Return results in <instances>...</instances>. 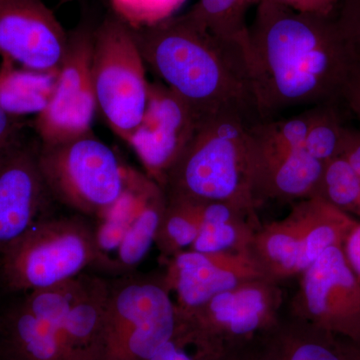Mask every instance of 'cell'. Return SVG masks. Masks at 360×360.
<instances>
[{"label":"cell","mask_w":360,"mask_h":360,"mask_svg":"<svg viewBox=\"0 0 360 360\" xmlns=\"http://www.w3.org/2000/svg\"><path fill=\"white\" fill-rule=\"evenodd\" d=\"M338 340L345 360H360V338L347 340V338H338Z\"/></svg>","instance_id":"35"},{"label":"cell","mask_w":360,"mask_h":360,"mask_svg":"<svg viewBox=\"0 0 360 360\" xmlns=\"http://www.w3.org/2000/svg\"><path fill=\"white\" fill-rule=\"evenodd\" d=\"M257 213L226 202L203 203L202 219L191 250L198 252H250Z\"/></svg>","instance_id":"17"},{"label":"cell","mask_w":360,"mask_h":360,"mask_svg":"<svg viewBox=\"0 0 360 360\" xmlns=\"http://www.w3.org/2000/svg\"><path fill=\"white\" fill-rule=\"evenodd\" d=\"M329 16L264 1L245 39L260 122L341 99L360 53Z\"/></svg>","instance_id":"1"},{"label":"cell","mask_w":360,"mask_h":360,"mask_svg":"<svg viewBox=\"0 0 360 360\" xmlns=\"http://www.w3.org/2000/svg\"><path fill=\"white\" fill-rule=\"evenodd\" d=\"M323 165L302 148L258 167L253 174L255 203L269 200L296 202L314 196Z\"/></svg>","instance_id":"15"},{"label":"cell","mask_w":360,"mask_h":360,"mask_svg":"<svg viewBox=\"0 0 360 360\" xmlns=\"http://www.w3.org/2000/svg\"><path fill=\"white\" fill-rule=\"evenodd\" d=\"M132 28L146 68L198 117L231 112L260 122L243 44L189 13Z\"/></svg>","instance_id":"2"},{"label":"cell","mask_w":360,"mask_h":360,"mask_svg":"<svg viewBox=\"0 0 360 360\" xmlns=\"http://www.w3.org/2000/svg\"><path fill=\"white\" fill-rule=\"evenodd\" d=\"M357 220L319 196L296 201L288 217L260 225L250 252L269 281L300 276L322 253L342 248Z\"/></svg>","instance_id":"4"},{"label":"cell","mask_w":360,"mask_h":360,"mask_svg":"<svg viewBox=\"0 0 360 360\" xmlns=\"http://www.w3.org/2000/svg\"><path fill=\"white\" fill-rule=\"evenodd\" d=\"M193 338V329L177 319L176 330L174 336L149 360H210L225 348L217 345H203L191 352L187 347Z\"/></svg>","instance_id":"27"},{"label":"cell","mask_w":360,"mask_h":360,"mask_svg":"<svg viewBox=\"0 0 360 360\" xmlns=\"http://www.w3.org/2000/svg\"><path fill=\"white\" fill-rule=\"evenodd\" d=\"M158 184L148 175L127 169V186L122 198L108 212L97 217L99 224L94 229L96 250L94 266L110 269L113 258L130 225L141 210L146 196Z\"/></svg>","instance_id":"19"},{"label":"cell","mask_w":360,"mask_h":360,"mask_svg":"<svg viewBox=\"0 0 360 360\" xmlns=\"http://www.w3.org/2000/svg\"><path fill=\"white\" fill-rule=\"evenodd\" d=\"M58 71H39L1 59L0 110L11 117L40 115L49 105Z\"/></svg>","instance_id":"20"},{"label":"cell","mask_w":360,"mask_h":360,"mask_svg":"<svg viewBox=\"0 0 360 360\" xmlns=\"http://www.w3.org/2000/svg\"><path fill=\"white\" fill-rule=\"evenodd\" d=\"M298 11V13L329 16L335 11L338 0H264Z\"/></svg>","instance_id":"29"},{"label":"cell","mask_w":360,"mask_h":360,"mask_svg":"<svg viewBox=\"0 0 360 360\" xmlns=\"http://www.w3.org/2000/svg\"><path fill=\"white\" fill-rule=\"evenodd\" d=\"M165 195L167 203L155 243L161 255L168 259L181 251L191 250L200 232L205 202Z\"/></svg>","instance_id":"23"},{"label":"cell","mask_w":360,"mask_h":360,"mask_svg":"<svg viewBox=\"0 0 360 360\" xmlns=\"http://www.w3.org/2000/svg\"><path fill=\"white\" fill-rule=\"evenodd\" d=\"M200 117L160 82L150 84L146 113L127 143L162 188L168 172L193 136Z\"/></svg>","instance_id":"11"},{"label":"cell","mask_w":360,"mask_h":360,"mask_svg":"<svg viewBox=\"0 0 360 360\" xmlns=\"http://www.w3.org/2000/svg\"><path fill=\"white\" fill-rule=\"evenodd\" d=\"M355 214L359 215L360 217V198L359 201V205H357L356 210H355Z\"/></svg>","instance_id":"37"},{"label":"cell","mask_w":360,"mask_h":360,"mask_svg":"<svg viewBox=\"0 0 360 360\" xmlns=\"http://www.w3.org/2000/svg\"><path fill=\"white\" fill-rule=\"evenodd\" d=\"M210 360H266L262 340L229 345Z\"/></svg>","instance_id":"28"},{"label":"cell","mask_w":360,"mask_h":360,"mask_svg":"<svg viewBox=\"0 0 360 360\" xmlns=\"http://www.w3.org/2000/svg\"><path fill=\"white\" fill-rule=\"evenodd\" d=\"M96 26L82 21L68 32V46L58 68L49 105L35 116L40 144L58 143L91 134L97 104L91 63Z\"/></svg>","instance_id":"8"},{"label":"cell","mask_w":360,"mask_h":360,"mask_svg":"<svg viewBox=\"0 0 360 360\" xmlns=\"http://www.w3.org/2000/svg\"><path fill=\"white\" fill-rule=\"evenodd\" d=\"M167 195L160 186L151 189L118 248L110 271L127 276L141 264L155 243Z\"/></svg>","instance_id":"22"},{"label":"cell","mask_w":360,"mask_h":360,"mask_svg":"<svg viewBox=\"0 0 360 360\" xmlns=\"http://www.w3.org/2000/svg\"><path fill=\"white\" fill-rule=\"evenodd\" d=\"M75 1H82V0H59V4H70V2H75Z\"/></svg>","instance_id":"36"},{"label":"cell","mask_w":360,"mask_h":360,"mask_svg":"<svg viewBox=\"0 0 360 360\" xmlns=\"http://www.w3.org/2000/svg\"><path fill=\"white\" fill-rule=\"evenodd\" d=\"M348 264L360 281V222L355 224L342 246Z\"/></svg>","instance_id":"34"},{"label":"cell","mask_w":360,"mask_h":360,"mask_svg":"<svg viewBox=\"0 0 360 360\" xmlns=\"http://www.w3.org/2000/svg\"><path fill=\"white\" fill-rule=\"evenodd\" d=\"M260 340L266 360H345L336 336L291 315Z\"/></svg>","instance_id":"16"},{"label":"cell","mask_w":360,"mask_h":360,"mask_svg":"<svg viewBox=\"0 0 360 360\" xmlns=\"http://www.w3.org/2000/svg\"><path fill=\"white\" fill-rule=\"evenodd\" d=\"M341 99L347 103L360 123V63L348 78L341 94Z\"/></svg>","instance_id":"32"},{"label":"cell","mask_w":360,"mask_h":360,"mask_svg":"<svg viewBox=\"0 0 360 360\" xmlns=\"http://www.w3.org/2000/svg\"><path fill=\"white\" fill-rule=\"evenodd\" d=\"M250 122L238 113L200 118L193 136L168 172V195L198 202H226L255 212Z\"/></svg>","instance_id":"3"},{"label":"cell","mask_w":360,"mask_h":360,"mask_svg":"<svg viewBox=\"0 0 360 360\" xmlns=\"http://www.w3.org/2000/svg\"><path fill=\"white\" fill-rule=\"evenodd\" d=\"M341 156L347 160L360 179V131L347 129L341 148Z\"/></svg>","instance_id":"33"},{"label":"cell","mask_w":360,"mask_h":360,"mask_svg":"<svg viewBox=\"0 0 360 360\" xmlns=\"http://www.w3.org/2000/svg\"><path fill=\"white\" fill-rule=\"evenodd\" d=\"M248 1L200 0L189 14L215 34L243 44L248 28L241 22V18Z\"/></svg>","instance_id":"25"},{"label":"cell","mask_w":360,"mask_h":360,"mask_svg":"<svg viewBox=\"0 0 360 360\" xmlns=\"http://www.w3.org/2000/svg\"><path fill=\"white\" fill-rule=\"evenodd\" d=\"M328 105V104H326ZM324 105L303 110L290 116L260 122L251 127L253 174L258 167L304 148L309 129Z\"/></svg>","instance_id":"21"},{"label":"cell","mask_w":360,"mask_h":360,"mask_svg":"<svg viewBox=\"0 0 360 360\" xmlns=\"http://www.w3.org/2000/svg\"><path fill=\"white\" fill-rule=\"evenodd\" d=\"M0 328L13 355L20 360L70 359L60 333L30 311L22 298L0 314Z\"/></svg>","instance_id":"18"},{"label":"cell","mask_w":360,"mask_h":360,"mask_svg":"<svg viewBox=\"0 0 360 360\" xmlns=\"http://www.w3.org/2000/svg\"><path fill=\"white\" fill-rule=\"evenodd\" d=\"M279 283L257 278L219 293L198 309L177 317L201 335L229 347L262 338L281 319Z\"/></svg>","instance_id":"10"},{"label":"cell","mask_w":360,"mask_h":360,"mask_svg":"<svg viewBox=\"0 0 360 360\" xmlns=\"http://www.w3.org/2000/svg\"><path fill=\"white\" fill-rule=\"evenodd\" d=\"M22 127L18 118L11 117L0 110V155L20 136Z\"/></svg>","instance_id":"31"},{"label":"cell","mask_w":360,"mask_h":360,"mask_svg":"<svg viewBox=\"0 0 360 360\" xmlns=\"http://www.w3.org/2000/svg\"><path fill=\"white\" fill-rule=\"evenodd\" d=\"M314 196H319L343 212L355 213L360 198V179L343 156L324 163Z\"/></svg>","instance_id":"24"},{"label":"cell","mask_w":360,"mask_h":360,"mask_svg":"<svg viewBox=\"0 0 360 360\" xmlns=\"http://www.w3.org/2000/svg\"><path fill=\"white\" fill-rule=\"evenodd\" d=\"M266 278L250 252L205 253L187 250L167 259L163 283L175 295L176 311L198 309L240 284Z\"/></svg>","instance_id":"13"},{"label":"cell","mask_w":360,"mask_h":360,"mask_svg":"<svg viewBox=\"0 0 360 360\" xmlns=\"http://www.w3.org/2000/svg\"><path fill=\"white\" fill-rule=\"evenodd\" d=\"M290 315L336 338H360V281L342 248H329L300 276Z\"/></svg>","instance_id":"9"},{"label":"cell","mask_w":360,"mask_h":360,"mask_svg":"<svg viewBox=\"0 0 360 360\" xmlns=\"http://www.w3.org/2000/svg\"><path fill=\"white\" fill-rule=\"evenodd\" d=\"M39 163L51 198L84 214L101 217L127 189V168L94 132L40 144Z\"/></svg>","instance_id":"7"},{"label":"cell","mask_w":360,"mask_h":360,"mask_svg":"<svg viewBox=\"0 0 360 360\" xmlns=\"http://www.w3.org/2000/svg\"><path fill=\"white\" fill-rule=\"evenodd\" d=\"M347 127L342 125L333 104L324 105L309 129L304 149L322 163L340 155Z\"/></svg>","instance_id":"26"},{"label":"cell","mask_w":360,"mask_h":360,"mask_svg":"<svg viewBox=\"0 0 360 360\" xmlns=\"http://www.w3.org/2000/svg\"><path fill=\"white\" fill-rule=\"evenodd\" d=\"M340 21L360 53V0H345Z\"/></svg>","instance_id":"30"},{"label":"cell","mask_w":360,"mask_h":360,"mask_svg":"<svg viewBox=\"0 0 360 360\" xmlns=\"http://www.w3.org/2000/svg\"><path fill=\"white\" fill-rule=\"evenodd\" d=\"M91 75L97 110L127 142L146 113L150 82L134 28L120 15L96 26Z\"/></svg>","instance_id":"6"},{"label":"cell","mask_w":360,"mask_h":360,"mask_svg":"<svg viewBox=\"0 0 360 360\" xmlns=\"http://www.w3.org/2000/svg\"><path fill=\"white\" fill-rule=\"evenodd\" d=\"M94 229L78 217L44 219L0 255V279L11 293L44 290L96 264Z\"/></svg>","instance_id":"5"},{"label":"cell","mask_w":360,"mask_h":360,"mask_svg":"<svg viewBox=\"0 0 360 360\" xmlns=\"http://www.w3.org/2000/svg\"><path fill=\"white\" fill-rule=\"evenodd\" d=\"M68 32L44 0H0V58L30 70L58 71Z\"/></svg>","instance_id":"12"},{"label":"cell","mask_w":360,"mask_h":360,"mask_svg":"<svg viewBox=\"0 0 360 360\" xmlns=\"http://www.w3.org/2000/svg\"><path fill=\"white\" fill-rule=\"evenodd\" d=\"M39 149L20 136L0 155V255L44 219L51 196L40 172Z\"/></svg>","instance_id":"14"}]
</instances>
